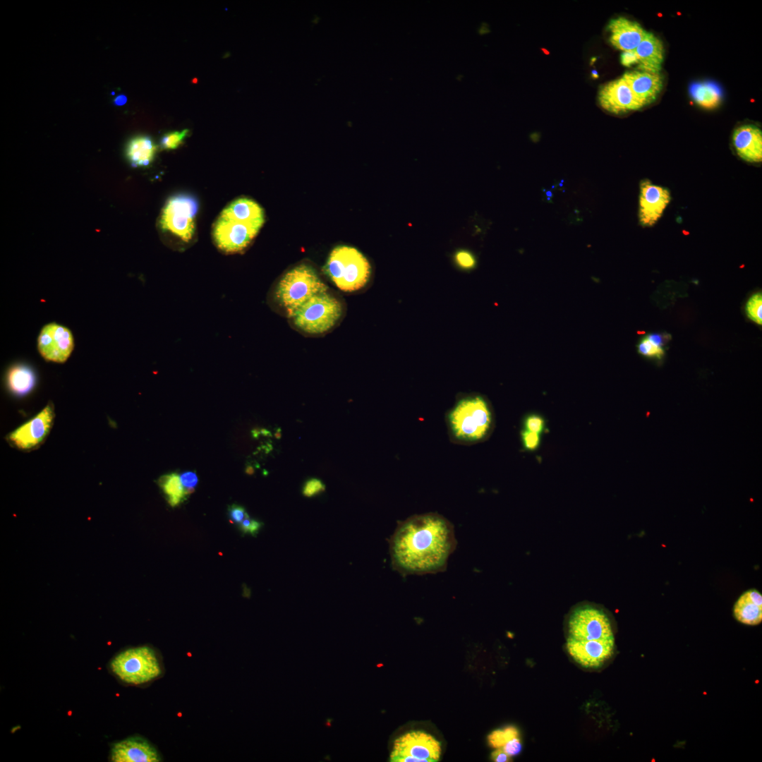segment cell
Listing matches in <instances>:
<instances>
[{
    "mask_svg": "<svg viewBox=\"0 0 762 762\" xmlns=\"http://www.w3.org/2000/svg\"><path fill=\"white\" fill-rule=\"evenodd\" d=\"M637 349L641 355L646 357L660 359L664 356L663 347L655 345L646 337L640 341Z\"/></svg>",
    "mask_w": 762,
    "mask_h": 762,
    "instance_id": "f1b7e54d",
    "label": "cell"
},
{
    "mask_svg": "<svg viewBox=\"0 0 762 762\" xmlns=\"http://www.w3.org/2000/svg\"><path fill=\"white\" fill-rule=\"evenodd\" d=\"M492 758L496 762H507L510 761L511 756L502 749L498 748L492 753Z\"/></svg>",
    "mask_w": 762,
    "mask_h": 762,
    "instance_id": "f35d334b",
    "label": "cell"
},
{
    "mask_svg": "<svg viewBox=\"0 0 762 762\" xmlns=\"http://www.w3.org/2000/svg\"><path fill=\"white\" fill-rule=\"evenodd\" d=\"M113 762H159L161 756L145 739L131 737L114 744L111 750Z\"/></svg>",
    "mask_w": 762,
    "mask_h": 762,
    "instance_id": "9a60e30c",
    "label": "cell"
},
{
    "mask_svg": "<svg viewBox=\"0 0 762 762\" xmlns=\"http://www.w3.org/2000/svg\"><path fill=\"white\" fill-rule=\"evenodd\" d=\"M746 311L748 318L756 323L762 324V294H754L747 301Z\"/></svg>",
    "mask_w": 762,
    "mask_h": 762,
    "instance_id": "4316f807",
    "label": "cell"
},
{
    "mask_svg": "<svg viewBox=\"0 0 762 762\" xmlns=\"http://www.w3.org/2000/svg\"><path fill=\"white\" fill-rule=\"evenodd\" d=\"M518 737H519V734L517 729L513 726H509L493 731L488 736V742L493 748L502 749Z\"/></svg>",
    "mask_w": 762,
    "mask_h": 762,
    "instance_id": "484cf974",
    "label": "cell"
},
{
    "mask_svg": "<svg viewBox=\"0 0 762 762\" xmlns=\"http://www.w3.org/2000/svg\"><path fill=\"white\" fill-rule=\"evenodd\" d=\"M180 479L186 490V495H189L195 491V487L198 483V478L195 472H184L180 476Z\"/></svg>",
    "mask_w": 762,
    "mask_h": 762,
    "instance_id": "d6a6232c",
    "label": "cell"
},
{
    "mask_svg": "<svg viewBox=\"0 0 762 762\" xmlns=\"http://www.w3.org/2000/svg\"><path fill=\"white\" fill-rule=\"evenodd\" d=\"M440 742L422 731L408 732L394 742L390 759L393 762H435L440 758Z\"/></svg>",
    "mask_w": 762,
    "mask_h": 762,
    "instance_id": "9c48e42d",
    "label": "cell"
},
{
    "mask_svg": "<svg viewBox=\"0 0 762 762\" xmlns=\"http://www.w3.org/2000/svg\"><path fill=\"white\" fill-rule=\"evenodd\" d=\"M342 314L340 301L327 291L304 303L291 318L294 325L308 334H318L332 328Z\"/></svg>",
    "mask_w": 762,
    "mask_h": 762,
    "instance_id": "8992f818",
    "label": "cell"
},
{
    "mask_svg": "<svg viewBox=\"0 0 762 762\" xmlns=\"http://www.w3.org/2000/svg\"><path fill=\"white\" fill-rule=\"evenodd\" d=\"M34 372L28 366L16 365L11 367L7 374L9 389L16 395L29 393L35 385Z\"/></svg>",
    "mask_w": 762,
    "mask_h": 762,
    "instance_id": "603a6c76",
    "label": "cell"
},
{
    "mask_svg": "<svg viewBox=\"0 0 762 762\" xmlns=\"http://www.w3.org/2000/svg\"><path fill=\"white\" fill-rule=\"evenodd\" d=\"M222 212L258 230L265 222L263 209L255 201L248 198L236 199Z\"/></svg>",
    "mask_w": 762,
    "mask_h": 762,
    "instance_id": "ffe728a7",
    "label": "cell"
},
{
    "mask_svg": "<svg viewBox=\"0 0 762 762\" xmlns=\"http://www.w3.org/2000/svg\"><path fill=\"white\" fill-rule=\"evenodd\" d=\"M110 667L121 680L135 685L148 682L161 674L155 651L146 646L119 653L111 660Z\"/></svg>",
    "mask_w": 762,
    "mask_h": 762,
    "instance_id": "52a82bcc",
    "label": "cell"
},
{
    "mask_svg": "<svg viewBox=\"0 0 762 762\" xmlns=\"http://www.w3.org/2000/svg\"><path fill=\"white\" fill-rule=\"evenodd\" d=\"M156 151L157 146L150 137L138 135L128 142L126 155L133 167H146L153 161Z\"/></svg>",
    "mask_w": 762,
    "mask_h": 762,
    "instance_id": "7402d4cb",
    "label": "cell"
},
{
    "mask_svg": "<svg viewBox=\"0 0 762 762\" xmlns=\"http://www.w3.org/2000/svg\"><path fill=\"white\" fill-rule=\"evenodd\" d=\"M646 337L655 345L663 347L671 339L670 334L667 333L663 334H650Z\"/></svg>",
    "mask_w": 762,
    "mask_h": 762,
    "instance_id": "8d00e7d4",
    "label": "cell"
},
{
    "mask_svg": "<svg viewBox=\"0 0 762 762\" xmlns=\"http://www.w3.org/2000/svg\"><path fill=\"white\" fill-rule=\"evenodd\" d=\"M566 648L572 659L586 669H597L612 655L615 638L607 616L591 605L576 608L567 623Z\"/></svg>",
    "mask_w": 762,
    "mask_h": 762,
    "instance_id": "7a4b0ae2",
    "label": "cell"
},
{
    "mask_svg": "<svg viewBox=\"0 0 762 762\" xmlns=\"http://www.w3.org/2000/svg\"><path fill=\"white\" fill-rule=\"evenodd\" d=\"M451 523L442 515L426 513L399 523L389 540L392 563L404 574L440 572L456 546Z\"/></svg>",
    "mask_w": 762,
    "mask_h": 762,
    "instance_id": "6da1fadb",
    "label": "cell"
},
{
    "mask_svg": "<svg viewBox=\"0 0 762 762\" xmlns=\"http://www.w3.org/2000/svg\"><path fill=\"white\" fill-rule=\"evenodd\" d=\"M732 143L738 156L743 160L758 163L762 160V132L751 124L743 125L736 128L732 135Z\"/></svg>",
    "mask_w": 762,
    "mask_h": 762,
    "instance_id": "ac0fdd59",
    "label": "cell"
},
{
    "mask_svg": "<svg viewBox=\"0 0 762 762\" xmlns=\"http://www.w3.org/2000/svg\"><path fill=\"white\" fill-rule=\"evenodd\" d=\"M734 615L739 622L756 625L762 621V595L756 589L744 592L734 606Z\"/></svg>",
    "mask_w": 762,
    "mask_h": 762,
    "instance_id": "44dd1931",
    "label": "cell"
},
{
    "mask_svg": "<svg viewBox=\"0 0 762 762\" xmlns=\"http://www.w3.org/2000/svg\"><path fill=\"white\" fill-rule=\"evenodd\" d=\"M327 289L312 266L301 264L282 276L273 297L279 308L291 318L304 303L313 296L327 291Z\"/></svg>",
    "mask_w": 762,
    "mask_h": 762,
    "instance_id": "277c9868",
    "label": "cell"
},
{
    "mask_svg": "<svg viewBox=\"0 0 762 762\" xmlns=\"http://www.w3.org/2000/svg\"><path fill=\"white\" fill-rule=\"evenodd\" d=\"M73 348V337L66 327L51 322L42 328L37 338V349L46 361L64 363Z\"/></svg>",
    "mask_w": 762,
    "mask_h": 762,
    "instance_id": "8fae6325",
    "label": "cell"
},
{
    "mask_svg": "<svg viewBox=\"0 0 762 762\" xmlns=\"http://www.w3.org/2000/svg\"><path fill=\"white\" fill-rule=\"evenodd\" d=\"M598 99L603 109L615 114L643 107L622 78L603 85L600 90Z\"/></svg>",
    "mask_w": 762,
    "mask_h": 762,
    "instance_id": "5bb4252c",
    "label": "cell"
},
{
    "mask_svg": "<svg viewBox=\"0 0 762 762\" xmlns=\"http://www.w3.org/2000/svg\"><path fill=\"white\" fill-rule=\"evenodd\" d=\"M54 418L53 405L49 404L37 415L9 434V442L23 450L40 446L49 434Z\"/></svg>",
    "mask_w": 762,
    "mask_h": 762,
    "instance_id": "7c38bea8",
    "label": "cell"
},
{
    "mask_svg": "<svg viewBox=\"0 0 762 762\" xmlns=\"http://www.w3.org/2000/svg\"><path fill=\"white\" fill-rule=\"evenodd\" d=\"M689 92L693 99L705 109L715 108L722 99L721 89L713 82L693 83L689 88Z\"/></svg>",
    "mask_w": 762,
    "mask_h": 762,
    "instance_id": "cb8c5ba5",
    "label": "cell"
},
{
    "mask_svg": "<svg viewBox=\"0 0 762 762\" xmlns=\"http://www.w3.org/2000/svg\"><path fill=\"white\" fill-rule=\"evenodd\" d=\"M188 134V130L184 129L181 131H172L164 135L161 139V145L163 149L165 150H175L181 144L183 143V140Z\"/></svg>",
    "mask_w": 762,
    "mask_h": 762,
    "instance_id": "83f0119b",
    "label": "cell"
},
{
    "mask_svg": "<svg viewBox=\"0 0 762 762\" xmlns=\"http://www.w3.org/2000/svg\"><path fill=\"white\" fill-rule=\"evenodd\" d=\"M521 438L524 447L528 450H535L540 444V434L526 430L521 432Z\"/></svg>",
    "mask_w": 762,
    "mask_h": 762,
    "instance_id": "e575fe53",
    "label": "cell"
},
{
    "mask_svg": "<svg viewBox=\"0 0 762 762\" xmlns=\"http://www.w3.org/2000/svg\"><path fill=\"white\" fill-rule=\"evenodd\" d=\"M157 483L166 495L168 504L172 507L181 504L187 496L177 473L163 475L158 479Z\"/></svg>",
    "mask_w": 762,
    "mask_h": 762,
    "instance_id": "d4e9b609",
    "label": "cell"
},
{
    "mask_svg": "<svg viewBox=\"0 0 762 762\" xmlns=\"http://www.w3.org/2000/svg\"><path fill=\"white\" fill-rule=\"evenodd\" d=\"M524 425V430L540 434L544 430L545 421L541 416L531 414L525 418Z\"/></svg>",
    "mask_w": 762,
    "mask_h": 762,
    "instance_id": "4dcf8cb0",
    "label": "cell"
},
{
    "mask_svg": "<svg viewBox=\"0 0 762 762\" xmlns=\"http://www.w3.org/2000/svg\"><path fill=\"white\" fill-rule=\"evenodd\" d=\"M671 200L670 190L644 179L640 183L639 212L640 224L652 226L663 215Z\"/></svg>",
    "mask_w": 762,
    "mask_h": 762,
    "instance_id": "4fadbf2b",
    "label": "cell"
},
{
    "mask_svg": "<svg viewBox=\"0 0 762 762\" xmlns=\"http://www.w3.org/2000/svg\"><path fill=\"white\" fill-rule=\"evenodd\" d=\"M446 423L452 442L471 445L484 441L493 426L491 408L479 394H468L459 399L447 413Z\"/></svg>",
    "mask_w": 762,
    "mask_h": 762,
    "instance_id": "3957f363",
    "label": "cell"
},
{
    "mask_svg": "<svg viewBox=\"0 0 762 762\" xmlns=\"http://www.w3.org/2000/svg\"><path fill=\"white\" fill-rule=\"evenodd\" d=\"M607 30L610 43L623 52L634 51L646 32L638 23L624 17L611 20Z\"/></svg>",
    "mask_w": 762,
    "mask_h": 762,
    "instance_id": "e0dca14e",
    "label": "cell"
},
{
    "mask_svg": "<svg viewBox=\"0 0 762 762\" xmlns=\"http://www.w3.org/2000/svg\"><path fill=\"white\" fill-rule=\"evenodd\" d=\"M634 52L641 71L660 73L664 59V48L659 38L646 32Z\"/></svg>",
    "mask_w": 762,
    "mask_h": 762,
    "instance_id": "d6986e66",
    "label": "cell"
},
{
    "mask_svg": "<svg viewBox=\"0 0 762 762\" xmlns=\"http://www.w3.org/2000/svg\"><path fill=\"white\" fill-rule=\"evenodd\" d=\"M198 205L190 195H178L170 198L163 208L160 224L185 242L190 241L195 233L194 219Z\"/></svg>",
    "mask_w": 762,
    "mask_h": 762,
    "instance_id": "ba28073f",
    "label": "cell"
},
{
    "mask_svg": "<svg viewBox=\"0 0 762 762\" xmlns=\"http://www.w3.org/2000/svg\"><path fill=\"white\" fill-rule=\"evenodd\" d=\"M325 490V485L322 480L318 478H310L306 480L302 488V494L306 497H312Z\"/></svg>",
    "mask_w": 762,
    "mask_h": 762,
    "instance_id": "f546056e",
    "label": "cell"
},
{
    "mask_svg": "<svg viewBox=\"0 0 762 762\" xmlns=\"http://www.w3.org/2000/svg\"><path fill=\"white\" fill-rule=\"evenodd\" d=\"M367 258L356 248L348 246L335 247L324 267L325 274L340 290L352 292L363 288L370 276Z\"/></svg>",
    "mask_w": 762,
    "mask_h": 762,
    "instance_id": "5b68a950",
    "label": "cell"
},
{
    "mask_svg": "<svg viewBox=\"0 0 762 762\" xmlns=\"http://www.w3.org/2000/svg\"><path fill=\"white\" fill-rule=\"evenodd\" d=\"M260 230L221 212L213 227L217 247L227 253L242 251Z\"/></svg>",
    "mask_w": 762,
    "mask_h": 762,
    "instance_id": "30bf717a",
    "label": "cell"
},
{
    "mask_svg": "<svg viewBox=\"0 0 762 762\" xmlns=\"http://www.w3.org/2000/svg\"><path fill=\"white\" fill-rule=\"evenodd\" d=\"M228 511L231 522L238 525H239L246 517L249 516L245 508L236 504L230 505Z\"/></svg>",
    "mask_w": 762,
    "mask_h": 762,
    "instance_id": "836d02e7",
    "label": "cell"
},
{
    "mask_svg": "<svg viewBox=\"0 0 762 762\" xmlns=\"http://www.w3.org/2000/svg\"><path fill=\"white\" fill-rule=\"evenodd\" d=\"M262 525L263 524L261 521L248 516L238 526L243 533H248L255 536L258 534Z\"/></svg>",
    "mask_w": 762,
    "mask_h": 762,
    "instance_id": "1f68e13d",
    "label": "cell"
},
{
    "mask_svg": "<svg viewBox=\"0 0 762 762\" xmlns=\"http://www.w3.org/2000/svg\"><path fill=\"white\" fill-rule=\"evenodd\" d=\"M456 260L462 268L469 269L474 266L475 260L473 256L467 251H459L456 255Z\"/></svg>",
    "mask_w": 762,
    "mask_h": 762,
    "instance_id": "d590c367",
    "label": "cell"
},
{
    "mask_svg": "<svg viewBox=\"0 0 762 762\" xmlns=\"http://www.w3.org/2000/svg\"><path fill=\"white\" fill-rule=\"evenodd\" d=\"M621 62L622 65L626 66H630L635 64H638V59L634 50L623 52L621 55Z\"/></svg>",
    "mask_w": 762,
    "mask_h": 762,
    "instance_id": "74e56055",
    "label": "cell"
},
{
    "mask_svg": "<svg viewBox=\"0 0 762 762\" xmlns=\"http://www.w3.org/2000/svg\"><path fill=\"white\" fill-rule=\"evenodd\" d=\"M622 78L643 107L653 102L663 87L660 73L632 71L624 73Z\"/></svg>",
    "mask_w": 762,
    "mask_h": 762,
    "instance_id": "2e32d148",
    "label": "cell"
}]
</instances>
